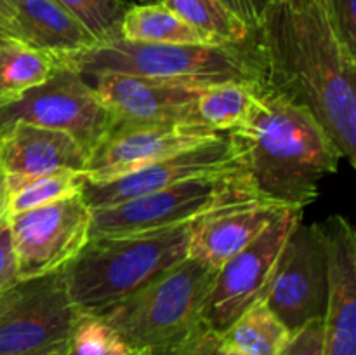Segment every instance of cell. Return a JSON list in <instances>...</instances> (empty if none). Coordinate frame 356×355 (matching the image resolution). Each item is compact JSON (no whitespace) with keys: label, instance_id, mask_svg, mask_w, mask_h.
<instances>
[{"label":"cell","instance_id":"cell-17","mask_svg":"<svg viewBox=\"0 0 356 355\" xmlns=\"http://www.w3.org/2000/svg\"><path fill=\"white\" fill-rule=\"evenodd\" d=\"M0 26L13 40L54 58L97 44L58 0H0Z\"/></svg>","mask_w":356,"mask_h":355},{"label":"cell","instance_id":"cell-24","mask_svg":"<svg viewBox=\"0 0 356 355\" xmlns=\"http://www.w3.org/2000/svg\"><path fill=\"white\" fill-rule=\"evenodd\" d=\"M83 183H86V176L72 169H59L33 178L7 191V212L14 214V212L58 202L70 195L79 194Z\"/></svg>","mask_w":356,"mask_h":355},{"label":"cell","instance_id":"cell-18","mask_svg":"<svg viewBox=\"0 0 356 355\" xmlns=\"http://www.w3.org/2000/svg\"><path fill=\"white\" fill-rule=\"evenodd\" d=\"M284 209L268 202H247L202 216L195 221L188 258L218 270L254 242Z\"/></svg>","mask_w":356,"mask_h":355},{"label":"cell","instance_id":"cell-12","mask_svg":"<svg viewBox=\"0 0 356 355\" xmlns=\"http://www.w3.org/2000/svg\"><path fill=\"white\" fill-rule=\"evenodd\" d=\"M236 171H243L242 146L232 132H222L124 176L106 181L86 180L80 194L90 209L110 207L183 181Z\"/></svg>","mask_w":356,"mask_h":355},{"label":"cell","instance_id":"cell-4","mask_svg":"<svg viewBox=\"0 0 356 355\" xmlns=\"http://www.w3.org/2000/svg\"><path fill=\"white\" fill-rule=\"evenodd\" d=\"M82 77L99 73L143 77L188 87L264 84L252 40L247 44H149L117 38L56 58Z\"/></svg>","mask_w":356,"mask_h":355},{"label":"cell","instance_id":"cell-32","mask_svg":"<svg viewBox=\"0 0 356 355\" xmlns=\"http://www.w3.org/2000/svg\"><path fill=\"white\" fill-rule=\"evenodd\" d=\"M7 212V187H6V178L0 173V216Z\"/></svg>","mask_w":356,"mask_h":355},{"label":"cell","instance_id":"cell-27","mask_svg":"<svg viewBox=\"0 0 356 355\" xmlns=\"http://www.w3.org/2000/svg\"><path fill=\"white\" fill-rule=\"evenodd\" d=\"M322 3L339 40L356 56V0H322Z\"/></svg>","mask_w":356,"mask_h":355},{"label":"cell","instance_id":"cell-1","mask_svg":"<svg viewBox=\"0 0 356 355\" xmlns=\"http://www.w3.org/2000/svg\"><path fill=\"white\" fill-rule=\"evenodd\" d=\"M264 86L313 115L356 167V56L322 0H270L254 28Z\"/></svg>","mask_w":356,"mask_h":355},{"label":"cell","instance_id":"cell-8","mask_svg":"<svg viewBox=\"0 0 356 355\" xmlns=\"http://www.w3.org/2000/svg\"><path fill=\"white\" fill-rule=\"evenodd\" d=\"M19 122L68 132L87 153L115 125L113 115L87 79L59 61L40 86L0 101V134Z\"/></svg>","mask_w":356,"mask_h":355},{"label":"cell","instance_id":"cell-23","mask_svg":"<svg viewBox=\"0 0 356 355\" xmlns=\"http://www.w3.org/2000/svg\"><path fill=\"white\" fill-rule=\"evenodd\" d=\"M58 66V59L21 42H0V101L10 100L40 86Z\"/></svg>","mask_w":356,"mask_h":355},{"label":"cell","instance_id":"cell-20","mask_svg":"<svg viewBox=\"0 0 356 355\" xmlns=\"http://www.w3.org/2000/svg\"><path fill=\"white\" fill-rule=\"evenodd\" d=\"M259 86L228 82L204 87L197 100L198 122L214 132L242 127L252 113Z\"/></svg>","mask_w":356,"mask_h":355},{"label":"cell","instance_id":"cell-11","mask_svg":"<svg viewBox=\"0 0 356 355\" xmlns=\"http://www.w3.org/2000/svg\"><path fill=\"white\" fill-rule=\"evenodd\" d=\"M9 214V212H7ZM17 278L58 271L90 239V207L82 194L9 214Z\"/></svg>","mask_w":356,"mask_h":355},{"label":"cell","instance_id":"cell-28","mask_svg":"<svg viewBox=\"0 0 356 355\" xmlns=\"http://www.w3.org/2000/svg\"><path fill=\"white\" fill-rule=\"evenodd\" d=\"M325 352V319H315L291 334L278 355H323Z\"/></svg>","mask_w":356,"mask_h":355},{"label":"cell","instance_id":"cell-7","mask_svg":"<svg viewBox=\"0 0 356 355\" xmlns=\"http://www.w3.org/2000/svg\"><path fill=\"white\" fill-rule=\"evenodd\" d=\"M79 310L63 268L0 292V355H65Z\"/></svg>","mask_w":356,"mask_h":355},{"label":"cell","instance_id":"cell-15","mask_svg":"<svg viewBox=\"0 0 356 355\" xmlns=\"http://www.w3.org/2000/svg\"><path fill=\"white\" fill-rule=\"evenodd\" d=\"M87 159L89 153L68 132L19 122L0 134V173L7 191L59 169L83 174Z\"/></svg>","mask_w":356,"mask_h":355},{"label":"cell","instance_id":"cell-35","mask_svg":"<svg viewBox=\"0 0 356 355\" xmlns=\"http://www.w3.org/2000/svg\"><path fill=\"white\" fill-rule=\"evenodd\" d=\"M145 355H146V354H145Z\"/></svg>","mask_w":356,"mask_h":355},{"label":"cell","instance_id":"cell-29","mask_svg":"<svg viewBox=\"0 0 356 355\" xmlns=\"http://www.w3.org/2000/svg\"><path fill=\"white\" fill-rule=\"evenodd\" d=\"M170 355H243L233 348L226 347L221 334H216L202 326L193 336L184 341L176 352Z\"/></svg>","mask_w":356,"mask_h":355},{"label":"cell","instance_id":"cell-14","mask_svg":"<svg viewBox=\"0 0 356 355\" xmlns=\"http://www.w3.org/2000/svg\"><path fill=\"white\" fill-rule=\"evenodd\" d=\"M115 118V124H197L202 89L143 77L99 73L83 77Z\"/></svg>","mask_w":356,"mask_h":355},{"label":"cell","instance_id":"cell-13","mask_svg":"<svg viewBox=\"0 0 356 355\" xmlns=\"http://www.w3.org/2000/svg\"><path fill=\"white\" fill-rule=\"evenodd\" d=\"M219 134L197 124H115L89 153L83 176L87 181L113 180Z\"/></svg>","mask_w":356,"mask_h":355},{"label":"cell","instance_id":"cell-6","mask_svg":"<svg viewBox=\"0 0 356 355\" xmlns=\"http://www.w3.org/2000/svg\"><path fill=\"white\" fill-rule=\"evenodd\" d=\"M247 202L264 200L243 171L188 180L122 204L90 209V239L188 225L209 212Z\"/></svg>","mask_w":356,"mask_h":355},{"label":"cell","instance_id":"cell-21","mask_svg":"<svg viewBox=\"0 0 356 355\" xmlns=\"http://www.w3.org/2000/svg\"><path fill=\"white\" fill-rule=\"evenodd\" d=\"M291 334L261 299L236 319L221 338L226 347L243 355H278Z\"/></svg>","mask_w":356,"mask_h":355},{"label":"cell","instance_id":"cell-33","mask_svg":"<svg viewBox=\"0 0 356 355\" xmlns=\"http://www.w3.org/2000/svg\"><path fill=\"white\" fill-rule=\"evenodd\" d=\"M6 38H10V37H9V35L6 33V31L2 30V26H0V42H2V40H6Z\"/></svg>","mask_w":356,"mask_h":355},{"label":"cell","instance_id":"cell-5","mask_svg":"<svg viewBox=\"0 0 356 355\" xmlns=\"http://www.w3.org/2000/svg\"><path fill=\"white\" fill-rule=\"evenodd\" d=\"M214 277V268L186 258L141 291L96 317L131 350L170 355L202 327V305Z\"/></svg>","mask_w":356,"mask_h":355},{"label":"cell","instance_id":"cell-34","mask_svg":"<svg viewBox=\"0 0 356 355\" xmlns=\"http://www.w3.org/2000/svg\"><path fill=\"white\" fill-rule=\"evenodd\" d=\"M122 2H124V0H122Z\"/></svg>","mask_w":356,"mask_h":355},{"label":"cell","instance_id":"cell-22","mask_svg":"<svg viewBox=\"0 0 356 355\" xmlns=\"http://www.w3.org/2000/svg\"><path fill=\"white\" fill-rule=\"evenodd\" d=\"M190 26L214 44H247L254 30L247 26L222 0H160Z\"/></svg>","mask_w":356,"mask_h":355},{"label":"cell","instance_id":"cell-3","mask_svg":"<svg viewBox=\"0 0 356 355\" xmlns=\"http://www.w3.org/2000/svg\"><path fill=\"white\" fill-rule=\"evenodd\" d=\"M193 226L195 221L87 240L63 267L70 299L79 313L97 315L177 267L188 258Z\"/></svg>","mask_w":356,"mask_h":355},{"label":"cell","instance_id":"cell-26","mask_svg":"<svg viewBox=\"0 0 356 355\" xmlns=\"http://www.w3.org/2000/svg\"><path fill=\"white\" fill-rule=\"evenodd\" d=\"M118 338L96 315L80 313L65 355H111Z\"/></svg>","mask_w":356,"mask_h":355},{"label":"cell","instance_id":"cell-10","mask_svg":"<svg viewBox=\"0 0 356 355\" xmlns=\"http://www.w3.org/2000/svg\"><path fill=\"white\" fill-rule=\"evenodd\" d=\"M301 216L299 209H284L254 242L216 270L202 305V326L225 334L254 303L264 298L282 247Z\"/></svg>","mask_w":356,"mask_h":355},{"label":"cell","instance_id":"cell-31","mask_svg":"<svg viewBox=\"0 0 356 355\" xmlns=\"http://www.w3.org/2000/svg\"><path fill=\"white\" fill-rule=\"evenodd\" d=\"M236 16L245 21L250 30L257 26L263 10L266 9L270 0H222Z\"/></svg>","mask_w":356,"mask_h":355},{"label":"cell","instance_id":"cell-19","mask_svg":"<svg viewBox=\"0 0 356 355\" xmlns=\"http://www.w3.org/2000/svg\"><path fill=\"white\" fill-rule=\"evenodd\" d=\"M122 38L149 44H209L211 38L181 19L162 2L132 6L122 19Z\"/></svg>","mask_w":356,"mask_h":355},{"label":"cell","instance_id":"cell-2","mask_svg":"<svg viewBox=\"0 0 356 355\" xmlns=\"http://www.w3.org/2000/svg\"><path fill=\"white\" fill-rule=\"evenodd\" d=\"M242 146L243 173L261 200L285 209L312 204L341 153L308 110L270 87H257L249 120L232 131Z\"/></svg>","mask_w":356,"mask_h":355},{"label":"cell","instance_id":"cell-9","mask_svg":"<svg viewBox=\"0 0 356 355\" xmlns=\"http://www.w3.org/2000/svg\"><path fill=\"white\" fill-rule=\"evenodd\" d=\"M263 301L291 333L325 319L329 249L320 223L296 225L282 247Z\"/></svg>","mask_w":356,"mask_h":355},{"label":"cell","instance_id":"cell-30","mask_svg":"<svg viewBox=\"0 0 356 355\" xmlns=\"http://www.w3.org/2000/svg\"><path fill=\"white\" fill-rule=\"evenodd\" d=\"M17 265L14 256L13 235H10L9 214L0 216V292L17 282Z\"/></svg>","mask_w":356,"mask_h":355},{"label":"cell","instance_id":"cell-16","mask_svg":"<svg viewBox=\"0 0 356 355\" xmlns=\"http://www.w3.org/2000/svg\"><path fill=\"white\" fill-rule=\"evenodd\" d=\"M320 225L329 249L323 355H356V233L343 216H330Z\"/></svg>","mask_w":356,"mask_h":355},{"label":"cell","instance_id":"cell-25","mask_svg":"<svg viewBox=\"0 0 356 355\" xmlns=\"http://www.w3.org/2000/svg\"><path fill=\"white\" fill-rule=\"evenodd\" d=\"M97 44L122 38V19L129 7L122 0H58Z\"/></svg>","mask_w":356,"mask_h":355}]
</instances>
